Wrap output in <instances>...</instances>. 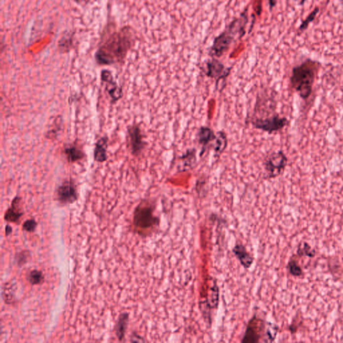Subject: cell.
Returning <instances> with one entry per match:
<instances>
[{
    "mask_svg": "<svg viewBox=\"0 0 343 343\" xmlns=\"http://www.w3.org/2000/svg\"><path fill=\"white\" fill-rule=\"evenodd\" d=\"M133 34L129 27L122 28L111 35L96 53L100 65H110L122 63L133 44Z\"/></svg>",
    "mask_w": 343,
    "mask_h": 343,
    "instance_id": "cell-1",
    "label": "cell"
},
{
    "mask_svg": "<svg viewBox=\"0 0 343 343\" xmlns=\"http://www.w3.org/2000/svg\"><path fill=\"white\" fill-rule=\"evenodd\" d=\"M320 67V63L308 58L292 69L290 85L301 99H308L312 95L314 82Z\"/></svg>",
    "mask_w": 343,
    "mask_h": 343,
    "instance_id": "cell-2",
    "label": "cell"
},
{
    "mask_svg": "<svg viewBox=\"0 0 343 343\" xmlns=\"http://www.w3.org/2000/svg\"><path fill=\"white\" fill-rule=\"evenodd\" d=\"M248 23L247 9L239 18L235 19L229 24L225 31L214 39V44L211 47L209 54L212 57L219 58L229 49L237 36H244L245 28Z\"/></svg>",
    "mask_w": 343,
    "mask_h": 343,
    "instance_id": "cell-3",
    "label": "cell"
},
{
    "mask_svg": "<svg viewBox=\"0 0 343 343\" xmlns=\"http://www.w3.org/2000/svg\"><path fill=\"white\" fill-rule=\"evenodd\" d=\"M154 207L150 202L142 201L135 209L133 225L139 234H144L158 224V218L154 214Z\"/></svg>",
    "mask_w": 343,
    "mask_h": 343,
    "instance_id": "cell-4",
    "label": "cell"
},
{
    "mask_svg": "<svg viewBox=\"0 0 343 343\" xmlns=\"http://www.w3.org/2000/svg\"><path fill=\"white\" fill-rule=\"evenodd\" d=\"M288 164V158L283 151L273 152L265 160L264 167L265 178H276L283 174Z\"/></svg>",
    "mask_w": 343,
    "mask_h": 343,
    "instance_id": "cell-5",
    "label": "cell"
},
{
    "mask_svg": "<svg viewBox=\"0 0 343 343\" xmlns=\"http://www.w3.org/2000/svg\"><path fill=\"white\" fill-rule=\"evenodd\" d=\"M289 123V121L284 117H280L279 115H273L267 118H257L252 121V126L256 129L261 130L272 134L278 132L286 127Z\"/></svg>",
    "mask_w": 343,
    "mask_h": 343,
    "instance_id": "cell-6",
    "label": "cell"
},
{
    "mask_svg": "<svg viewBox=\"0 0 343 343\" xmlns=\"http://www.w3.org/2000/svg\"><path fill=\"white\" fill-rule=\"evenodd\" d=\"M231 69L232 67L226 68L221 62L214 58L207 63L206 75L215 80L216 88L220 81L225 80L227 78Z\"/></svg>",
    "mask_w": 343,
    "mask_h": 343,
    "instance_id": "cell-7",
    "label": "cell"
},
{
    "mask_svg": "<svg viewBox=\"0 0 343 343\" xmlns=\"http://www.w3.org/2000/svg\"><path fill=\"white\" fill-rule=\"evenodd\" d=\"M128 137H129V146L131 152L135 156H139L144 150L146 144L139 126L137 125L130 126L128 129Z\"/></svg>",
    "mask_w": 343,
    "mask_h": 343,
    "instance_id": "cell-8",
    "label": "cell"
},
{
    "mask_svg": "<svg viewBox=\"0 0 343 343\" xmlns=\"http://www.w3.org/2000/svg\"><path fill=\"white\" fill-rule=\"evenodd\" d=\"M58 201L62 204H71L74 203L78 197V193L74 182L72 180L65 181L57 189Z\"/></svg>",
    "mask_w": 343,
    "mask_h": 343,
    "instance_id": "cell-9",
    "label": "cell"
},
{
    "mask_svg": "<svg viewBox=\"0 0 343 343\" xmlns=\"http://www.w3.org/2000/svg\"><path fill=\"white\" fill-rule=\"evenodd\" d=\"M198 142L201 146L200 156L203 157L207 151V147L210 143L216 139V134L214 130L207 126H201L197 133Z\"/></svg>",
    "mask_w": 343,
    "mask_h": 343,
    "instance_id": "cell-10",
    "label": "cell"
},
{
    "mask_svg": "<svg viewBox=\"0 0 343 343\" xmlns=\"http://www.w3.org/2000/svg\"><path fill=\"white\" fill-rule=\"evenodd\" d=\"M262 327H263V322L257 318L254 317L249 323L243 342H258L260 333L262 331Z\"/></svg>",
    "mask_w": 343,
    "mask_h": 343,
    "instance_id": "cell-11",
    "label": "cell"
},
{
    "mask_svg": "<svg viewBox=\"0 0 343 343\" xmlns=\"http://www.w3.org/2000/svg\"><path fill=\"white\" fill-rule=\"evenodd\" d=\"M197 150L195 148H190L186 151L182 156L178 158L181 165L178 166L179 172H183L193 169L197 163Z\"/></svg>",
    "mask_w": 343,
    "mask_h": 343,
    "instance_id": "cell-12",
    "label": "cell"
},
{
    "mask_svg": "<svg viewBox=\"0 0 343 343\" xmlns=\"http://www.w3.org/2000/svg\"><path fill=\"white\" fill-rule=\"evenodd\" d=\"M22 215L23 212L22 211L21 199L18 197H15L12 201V205L5 212V220L12 223H16Z\"/></svg>",
    "mask_w": 343,
    "mask_h": 343,
    "instance_id": "cell-13",
    "label": "cell"
},
{
    "mask_svg": "<svg viewBox=\"0 0 343 343\" xmlns=\"http://www.w3.org/2000/svg\"><path fill=\"white\" fill-rule=\"evenodd\" d=\"M103 82L109 84L108 92L109 95L114 101H118L122 97V89L114 82L112 75L109 71H104L101 73Z\"/></svg>",
    "mask_w": 343,
    "mask_h": 343,
    "instance_id": "cell-14",
    "label": "cell"
},
{
    "mask_svg": "<svg viewBox=\"0 0 343 343\" xmlns=\"http://www.w3.org/2000/svg\"><path fill=\"white\" fill-rule=\"evenodd\" d=\"M233 253L235 256L238 258L239 261H240L241 265L245 268H249L251 267L254 262V258L249 254L246 248L242 245H237L233 248Z\"/></svg>",
    "mask_w": 343,
    "mask_h": 343,
    "instance_id": "cell-15",
    "label": "cell"
},
{
    "mask_svg": "<svg viewBox=\"0 0 343 343\" xmlns=\"http://www.w3.org/2000/svg\"><path fill=\"white\" fill-rule=\"evenodd\" d=\"M107 141L108 139L107 137H101L96 143L94 150V159L98 163H103L107 160Z\"/></svg>",
    "mask_w": 343,
    "mask_h": 343,
    "instance_id": "cell-16",
    "label": "cell"
},
{
    "mask_svg": "<svg viewBox=\"0 0 343 343\" xmlns=\"http://www.w3.org/2000/svg\"><path fill=\"white\" fill-rule=\"evenodd\" d=\"M228 146L227 134L223 130L218 131L216 134L215 144L214 146V156L219 157L225 152Z\"/></svg>",
    "mask_w": 343,
    "mask_h": 343,
    "instance_id": "cell-17",
    "label": "cell"
},
{
    "mask_svg": "<svg viewBox=\"0 0 343 343\" xmlns=\"http://www.w3.org/2000/svg\"><path fill=\"white\" fill-rule=\"evenodd\" d=\"M65 153L69 163H74L85 157L84 151L77 145H71L65 150Z\"/></svg>",
    "mask_w": 343,
    "mask_h": 343,
    "instance_id": "cell-18",
    "label": "cell"
},
{
    "mask_svg": "<svg viewBox=\"0 0 343 343\" xmlns=\"http://www.w3.org/2000/svg\"><path fill=\"white\" fill-rule=\"evenodd\" d=\"M128 318H129V316L126 313L122 314L119 318L116 328V334L120 341L123 340V339L125 337L128 324Z\"/></svg>",
    "mask_w": 343,
    "mask_h": 343,
    "instance_id": "cell-19",
    "label": "cell"
},
{
    "mask_svg": "<svg viewBox=\"0 0 343 343\" xmlns=\"http://www.w3.org/2000/svg\"><path fill=\"white\" fill-rule=\"evenodd\" d=\"M319 12V7H316L315 8H314L313 10H312V12L309 14L308 16L306 17L305 20H303L302 22H301V24H300V26L299 28V34L302 33L303 32L305 31V30L308 28L309 24L312 23V22L315 20V18H316V16H317V15Z\"/></svg>",
    "mask_w": 343,
    "mask_h": 343,
    "instance_id": "cell-20",
    "label": "cell"
},
{
    "mask_svg": "<svg viewBox=\"0 0 343 343\" xmlns=\"http://www.w3.org/2000/svg\"><path fill=\"white\" fill-rule=\"evenodd\" d=\"M28 280H29L30 283L33 284V285H37V284L42 283L43 280H44V276H43L41 271L33 270L30 273Z\"/></svg>",
    "mask_w": 343,
    "mask_h": 343,
    "instance_id": "cell-21",
    "label": "cell"
},
{
    "mask_svg": "<svg viewBox=\"0 0 343 343\" xmlns=\"http://www.w3.org/2000/svg\"><path fill=\"white\" fill-rule=\"evenodd\" d=\"M288 270L290 274L295 276H300L302 274L301 267L298 265L297 262L295 260H292L289 262L288 265Z\"/></svg>",
    "mask_w": 343,
    "mask_h": 343,
    "instance_id": "cell-22",
    "label": "cell"
},
{
    "mask_svg": "<svg viewBox=\"0 0 343 343\" xmlns=\"http://www.w3.org/2000/svg\"><path fill=\"white\" fill-rule=\"evenodd\" d=\"M37 223L35 220L30 219L26 220L23 224V229L28 232H33L37 228Z\"/></svg>",
    "mask_w": 343,
    "mask_h": 343,
    "instance_id": "cell-23",
    "label": "cell"
},
{
    "mask_svg": "<svg viewBox=\"0 0 343 343\" xmlns=\"http://www.w3.org/2000/svg\"><path fill=\"white\" fill-rule=\"evenodd\" d=\"M302 252L305 254V255L309 256V257H314V255H315L314 251H312V252L310 246H309L307 244H304V248L301 249L300 250H299L298 253H299L300 255V254H301L302 253Z\"/></svg>",
    "mask_w": 343,
    "mask_h": 343,
    "instance_id": "cell-24",
    "label": "cell"
},
{
    "mask_svg": "<svg viewBox=\"0 0 343 343\" xmlns=\"http://www.w3.org/2000/svg\"><path fill=\"white\" fill-rule=\"evenodd\" d=\"M26 259H27V255H26V252L20 254L18 257L19 264L22 265L23 263H25Z\"/></svg>",
    "mask_w": 343,
    "mask_h": 343,
    "instance_id": "cell-25",
    "label": "cell"
},
{
    "mask_svg": "<svg viewBox=\"0 0 343 343\" xmlns=\"http://www.w3.org/2000/svg\"><path fill=\"white\" fill-rule=\"evenodd\" d=\"M268 2H269V8H270L271 10L275 6H276V3H277V0H268Z\"/></svg>",
    "mask_w": 343,
    "mask_h": 343,
    "instance_id": "cell-26",
    "label": "cell"
},
{
    "mask_svg": "<svg viewBox=\"0 0 343 343\" xmlns=\"http://www.w3.org/2000/svg\"><path fill=\"white\" fill-rule=\"evenodd\" d=\"M12 228L10 227V226L7 225L6 227H5V234L6 235H9L11 233H12Z\"/></svg>",
    "mask_w": 343,
    "mask_h": 343,
    "instance_id": "cell-27",
    "label": "cell"
},
{
    "mask_svg": "<svg viewBox=\"0 0 343 343\" xmlns=\"http://www.w3.org/2000/svg\"><path fill=\"white\" fill-rule=\"evenodd\" d=\"M77 1H78L79 3H87L88 1H89V0H77Z\"/></svg>",
    "mask_w": 343,
    "mask_h": 343,
    "instance_id": "cell-28",
    "label": "cell"
},
{
    "mask_svg": "<svg viewBox=\"0 0 343 343\" xmlns=\"http://www.w3.org/2000/svg\"><path fill=\"white\" fill-rule=\"evenodd\" d=\"M306 0H300V4L302 5H304V3H305V1H306Z\"/></svg>",
    "mask_w": 343,
    "mask_h": 343,
    "instance_id": "cell-29",
    "label": "cell"
}]
</instances>
